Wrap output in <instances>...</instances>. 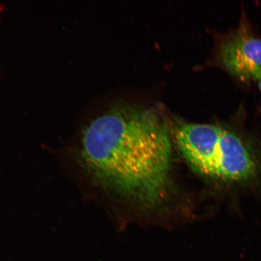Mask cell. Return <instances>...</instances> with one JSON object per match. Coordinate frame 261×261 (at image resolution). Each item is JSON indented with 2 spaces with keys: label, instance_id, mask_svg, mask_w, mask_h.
I'll return each instance as SVG.
<instances>
[{
  "label": "cell",
  "instance_id": "3",
  "mask_svg": "<svg viewBox=\"0 0 261 261\" xmlns=\"http://www.w3.org/2000/svg\"><path fill=\"white\" fill-rule=\"evenodd\" d=\"M219 56L223 66L238 80L256 79L261 72V39L242 23L221 44Z\"/></svg>",
  "mask_w": 261,
  "mask_h": 261
},
{
  "label": "cell",
  "instance_id": "1",
  "mask_svg": "<svg viewBox=\"0 0 261 261\" xmlns=\"http://www.w3.org/2000/svg\"><path fill=\"white\" fill-rule=\"evenodd\" d=\"M172 150L168 126L155 112L116 107L85 127L76 159L104 190L152 206L170 191Z\"/></svg>",
  "mask_w": 261,
  "mask_h": 261
},
{
  "label": "cell",
  "instance_id": "4",
  "mask_svg": "<svg viewBox=\"0 0 261 261\" xmlns=\"http://www.w3.org/2000/svg\"><path fill=\"white\" fill-rule=\"evenodd\" d=\"M256 80L257 81V83H258L259 89L261 93V72L258 75V76L257 77Z\"/></svg>",
  "mask_w": 261,
  "mask_h": 261
},
{
  "label": "cell",
  "instance_id": "2",
  "mask_svg": "<svg viewBox=\"0 0 261 261\" xmlns=\"http://www.w3.org/2000/svg\"><path fill=\"white\" fill-rule=\"evenodd\" d=\"M174 133L179 151L198 174L237 184L261 174L260 155L234 130L213 124L179 122Z\"/></svg>",
  "mask_w": 261,
  "mask_h": 261
}]
</instances>
